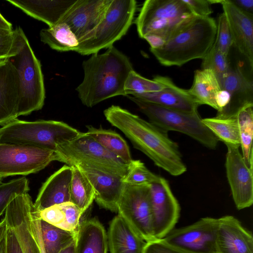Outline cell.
Here are the masks:
<instances>
[{
	"mask_svg": "<svg viewBox=\"0 0 253 253\" xmlns=\"http://www.w3.org/2000/svg\"><path fill=\"white\" fill-rule=\"evenodd\" d=\"M104 115L157 167L174 176L186 171L178 145L169 137L168 132L119 106L112 105L104 111Z\"/></svg>",
	"mask_w": 253,
	"mask_h": 253,
	"instance_id": "obj_1",
	"label": "cell"
},
{
	"mask_svg": "<svg viewBox=\"0 0 253 253\" xmlns=\"http://www.w3.org/2000/svg\"><path fill=\"white\" fill-rule=\"evenodd\" d=\"M82 82L76 90L82 103L92 107L107 99L125 95L124 86L133 70L128 57L112 45L103 53H94L83 63Z\"/></svg>",
	"mask_w": 253,
	"mask_h": 253,
	"instance_id": "obj_2",
	"label": "cell"
},
{
	"mask_svg": "<svg viewBox=\"0 0 253 253\" xmlns=\"http://www.w3.org/2000/svg\"><path fill=\"white\" fill-rule=\"evenodd\" d=\"M216 22L211 17L196 16L150 51L165 66H181L194 59H203L215 38Z\"/></svg>",
	"mask_w": 253,
	"mask_h": 253,
	"instance_id": "obj_3",
	"label": "cell"
},
{
	"mask_svg": "<svg viewBox=\"0 0 253 253\" xmlns=\"http://www.w3.org/2000/svg\"><path fill=\"white\" fill-rule=\"evenodd\" d=\"M196 16L183 0H147L135 24L139 36L155 49Z\"/></svg>",
	"mask_w": 253,
	"mask_h": 253,
	"instance_id": "obj_4",
	"label": "cell"
},
{
	"mask_svg": "<svg viewBox=\"0 0 253 253\" xmlns=\"http://www.w3.org/2000/svg\"><path fill=\"white\" fill-rule=\"evenodd\" d=\"M15 30L17 51L7 59L16 70L20 80L21 94L18 117L41 109L45 94L41 62L35 55L22 28L18 27Z\"/></svg>",
	"mask_w": 253,
	"mask_h": 253,
	"instance_id": "obj_5",
	"label": "cell"
},
{
	"mask_svg": "<svg viewBox=\"0 0 253 253\" xmlns=\"http://www.w3.org/2000/svg\"><path fill=\"white\" fill-rule=\"evenodd\" d=\"M83 133L61 121L15 119L0 127V143L29 145L56 151L58 145Z\"/></svg>",
	"mask_w": 253,
	"mask_h": 253,
	"instance_id": "obj_6",
	"label": "cell"
},
{
	"mask_svg": "<svg viewBox=\"0 0 253 253\" xmlns=\"http://www.w3.org/2000/svg\"><path fill=\"white\" fill-rule=\"evenodd\" d=\"M56 152L58 161L68 166H84L123 179L131 164L110 152L85 132L58 145Z\"/></svg>",
	"mask_w": 253,
	"mask_h": 253,
	"instance_id": "obj_7",
	"label": "cell"
},
{
	"mask_svg": "<svg viewBox=\"0 0 253 253\" xmlns=\"http://www.w3.org/2000/svg\"><path fill=\"white\" fill-rule=\"evenodd\" d=\"M138 107L149 122L166 131L187 135L210 149H215L219 140L202 122L199 113H189L167 108L131 95H126Z\"/></svg>",
	"mask_w": 253,
	"mask_h": 253,
	"instance_id": "obj_8",
	"label": "cell"
},
{
	"mask_svg": "<svg viewBox=\"0 0 253 253\" xmlns=\"http://www.w3.org/2000/svg\"><path fill=\"white\" fill-rule=\"evenodd\" d=\"M137 7L135 0H111L103 19L83 41L76 52L87 55L109 48L128 31Z\"/></svg>",
	"mask_w": 253,
	"mask_h": 253,
	"instance_id": "obj_9",
	"label": "cell"
},
{
	"mask_svg": "<svg viewBox=\"0 0 253 253\" xmlns=\"http://www.w3.org/2000/svg\"><path fill=\"white\" fill-rule=\"evenodd\" d=\"M4 218L14 232L22 253H41V219L28 193L17 195L10 202Z\"/></svg>",
	"mask_w": 253,
	"mask_h": 253,
	"instance_id": "obj_10",
	"label": "cell"
},
{
	"mask_svg": "<svg viewBox=\"0 0 253 253\" xmlns=\"http://www.w3.org/2000/svg\"><path fill=\"white\" fill-rule=\"evenodd\" d=\"M118 212L146 242L156 239L153 228L150 185H134L124 183Z\"/></svg>",
	"mask_w": 253,
	"mask_h": 253,
	"instance_id": "obj_11",
	"label": "cell"
},
{
	"mask_svg": "<svg viewBox=\"0 0 253 253\" xmlns=\"http://www.w3.org/2000/svg\"><path fill=\"white\" fill-rule=\"evenodd\" d=\"M58 161L56 151L36 146L0 143V176L36 173L52 161Z\"/></svg>",
	"mask_w": 253,
	"mask_h": 253,
	"instance_id": "obj_12",
	"label": "cell"
},
{
	"mask_svg": "<svg viewBox=\"0 0 253 253\" xmlns=\"http://www.w3.org/2000/svg\"><path fill=\"white\" fill-rule=\"evenodd\" d=\"M218 218L206 217L189 225L171 230L163 242L181 253H218Z\"/></svg>",
	"mask_w": 253,
	"mask_h": 253,
	"instance_id": "obj_13",
	"label": "cell"
},
{
	"mask_svg": "<svg viewBox=\"0 0 253 253\" xmlns=\"http://www.w3.org/2000/svg\"><path fill=\"white\" fill-rule=\"evenodd\" d=\"M150 195L154 235L161 239L174 228L179 217L180 205L169 182L161 176L150 185Z\"/></svg>",
	"mask_w": 253,
	"mask_h": 253,
	"instance_id": "obj_14",
	"label": "cell"
},
{
	"mask_svg": "<svg viewBox=\"0 0 253 253\" xmlns=\"http://www.w3.org/2000/svg\"><path fill=\"white\" fill-rule=\"evenodd\" d=\"M225 169L233 201L239 210L253 203V170L246 165L239 146H226Z\"/></svg>",
	"mask_w": 253,
	"mask_h": 253,
	"instance_id": "obj_15",
	"label": "cell"
},
{
	"mask_svg": "<svg viewBox=\"0 0 253 253\" xmlns=\"http://www.w3.org/2000/svg\"><path fill=\"white\" fill-rule=\"evenodd\" d=\"M111 0H76L58 23L67 24L79 42L103 19Z\"/></svg>",
	"mask_w": 253,
	"mask_h": 253,
	"instance_id": "obj_16",
	"label": "cell"
},
{
	"mask_svg": "<svg viewBox=\"0 0 253 253\" xmlns=\"http://www.w3.org/2000/svg\"><path fill=\"white\" fill-rule=\"evenodd\" d=\"M230 30L233 45L253 67V16L237 7L229 0H220Z\"/></svg>",
	"mask_w": 253,
	"mask_h": 253,
	"instance_id": "obj_17",
	"label": "cell"
},
{
	"mask_svg": "<svg viewBox=\"0 0 253 253\" xmlns=\"http://www.w3.org/2000/svg\"><path fill=\"white\" fill-rule=\"evenodd\" d=\"M221 89L228 95V103L221 111L217 112L218 118L236 117L243 108L253 106V83L239 67H231L220 84Z\"/></svg>",
	"mask_w": 253,
	"mask_h": 253,
	"instance_id": "obj_18",
	"label": "cell"
},
{
	"mask_svg": "<svg viewBox=\"0 0 253 253\" xmlns=\"http://www.w3.org/2000/svg\"><path fill=\"white\" fill-rule=\"evenodd\" d=\"M153 79L164 84L161 90L132 96L170 109L189 113H198L200 106L188 93L187 89L177 86L166 76H156ZM132 96V95H131Z\"/></svg>",
	"mask_w": 253,
	"mask_h": 253,
	"instance_id": "obj_19",
	"label": "cell"
},
{
	"mask_svg": "<svg viewBox=\"0 0 253 253\" xmlns=\"http://www.w3.org/2000/svg\"><path fill=\"white\" fill-rule=\"evenodd\" d=\"M20 80L16 70L8 59L0 60V126L18 117L20 98Z\"/></svg>",
	"mask_w": 253,
	"mask_h": 253,
	"instance_id": "obj_20",
	"label": "cell"
},
{
	"mask_svg": "<svg viewBox=\"0 0 253 253\" xmlns=\"http://www.w3.org/2000/svg\"><path fill=\"white\" fill-rule=\"evenodd\" d=\"M218 253H253V237L239 220L232 215L218 218Z\"/></svg>",
	"mask_w": 253,
	"mask_h": 253,
	"instance_id": "obj_21",
	"label": "cell"
},
{
	"mask_svg": "<svg viewBox=\"0 0 253 253\" xmlns=\"http://www.w3.org/2000/svg\"><path fill=\"white\" fill-rule=\"evenodd\" d=\"M75 166L84 173L91 183L95 191L94 200L98 205L111 211H118L124 185L123 178L87 167Z\"/></svg>",
	"mask_w": 253,
	"mask_h": 253,
	"instance_id": "obj_22",
	"label": "cell"
},
{
	"mask_svg": "<svg viewBox=\"0 0 253 253\" xmlns=\"http://www.w3.org/2000/svg\"><path fill=\"white\" fill-rule=\"evenodd\" d=\"M72 172V167L65 165L44 182L34 203L36 211L70 202Z\"/></svg>",
	"mask_w": 253,
	"mask_h": 253,
	"instance_id": "obj_23",
	"label": "cell"
},
{
	"mask_svg": "<svg viewBox=\"0 0 253 253\" xmlns=\"http://www.w3.org/2000/svg\"><path fill=\"white\" fill-rule=\"evenodd\" d=\"M27 15L46 24H57L76 0H6Z\"/></svg>",
	"mask_w": 253,
	"mask_h": 253,
	"instance_id": "obj_24",
	"label": "cell"
},
{
	"mask_svg": "<svg viewBox=\"0 0 253 253\" xmlns=\"http://www.w3.org/2000/svg\"><path fill=\"white\" fill-rule=\"evenodd\" d=\"M107 240L110 253H143L146 243L119 214L110 222Z\"/></svg>",
	"mask_w": 253,
	"mask_h": 253,
	"instance_id": "obj_25",
	"label": "cell"
},
{
	"mask_svg": "<svg viewBox=\"0 0 253 253\" xmlns=\"http://www.w3.org/2000/svg\"><path fill=\"white\" fill-rule=\"evenodd\" d=\"M107 235L95 218L80 223L76 232V253H107Z\"/></svg>",
	"mask_w": 253,
	"mask_h": 253,
	"instance_id": "obj_26",
	"label": "cell"
},
{
	"mask_svg": "<svg viewBox=\"0 0 253 253\" xmlns=\"http://www.w3.org/2000/svg\"><path fill=\"white\" fill-rule=\"evenodd\" d=\"M187 90L199 105H207L217 111L216 97L221 87L211 70L203 69L196 70L193 84Z\"/></svg>",
	"mask_w": 253,
	"mask_h": 253,
	"instance_id": "obj_27",
	"label": "cell"
},
{
	"mask_svg": "<svg viewBox=\"0 0 253 253\" xmlns=\"http://www.w3.org/2000/svg\"><path fill=\"white\" fill-rule=\"evenodd\" d=\"M86 127V134L106 150L126 164H130L133 162L126 141L116 131L91 126H87Z\"/></svg>",
	"mask_w": 253,
	"mask_h": 253,
	"instance_id": "obj_28",
	"label": "cell"
},
{
	"mask_svg": "<svg viewBox=\"0 0 253 253\" xmlns=\"http://www.w3.org/2000/svg\"><path fill=\"white\" fill-rule=\"evenodd\" d=\"M40 36L42 42L60 52L76 51L79 44L78 38L69 26L62 22L42 29Z\"/></svg>",
	"mask_w": 253,
	"mask_h": 253,
	"instance_id": "obj_29",
	"label": "cell"
},
{
	"mask_svg": "<svg viewBox=\"0 0 253 253\" xmlns=\"http://www.w3.org/2000/svg\"><path fill=\"white\" fill-rule=\"evenodd\" d=\"M72 167L70 202L77 206L84 214L94 200L95 191L84 173L77 166Z\"/></svg>",
	"mask_w": 253,
	"mask_h": 253,
	"instance_id": "obj_30",
	"label": "cell"
},
{
	"mask_svg": "<svg viewBox=\"0 0 253 253\" xmlns=\"http://www.w3.org/2000/svg\"><path fill=\"white\" fill-rule=\"evenodd\" d=\"M240 146L246 166L253 170V106L245 107L237 115Z\"/></svg>",
	"mask_w": 253,
	"mask_h": 253,
	"instance_id": "obj_31",
	"label": "cell"
},
{
	"mask_svg": "<svg viewBox=\"0 0 253 253\" xmlns=\"http://www.w3.org/2000/svg\"><path fill=\"white\" fill-rule=\"evenodd\" d=\"M202 122L219 141L226 146H240L239 128L236 117L202 119Z\"/></svg>",
	"mask_w": 253,
	"mask_h": 253,
	"instance_id": "obj_32",
	"label": "cell"
},
{
	"mask_svg": "<svg viewBox=\"0 0 253 253\" xmlns=\"http://www.w3.org/2000/svg\"><path fill=\"white\" fill-rule=\"evenodd\" d=\"M41 230L45 253H58L76 236V232H71L55 226L41 219Z\"/></svg>",
	"mask_w": 253,
	"mask_h": 253,
	"instance_id": "obj_33",
	"label": "cell"
},
{
	"mask_svg": "<svg viewBox=\"0 0 253 253\" xmlns=\"http://www.w3.org/2000/svg\"><path fill=\"white\" fill-rule=\"evenodd\" d=\"M165 85L157 81L148 79L136 73L134 70L128 73L125 81L124 89L125 96L134 95L144 93L159 91Z\"/></svg>",
	"mask_w": 253,
	"mask_h": 253,
	"instance_id": "obj_34",
	"label": "cell"
},
{
	"mask_svg": "<svg viewBox=\"0 0 253 253\" xmlns=\"http://www.w3.org/2000/svg\"><path fill=\"white\" fill-rule=\"evenodd\" d=\"M231 67L229 56L220 52L214 44L202 59V69L211 70L215 75L220 86Z\"/></svg>",
	"mask_w": 253,
	"mask_h": 253,
	"instance_id": "obj_35",
	"label": "cell"
},
{
	"mask_svg": "<svg viewBox=\"0 0 253 253\" xmlns=\"http://www.w3.org/2000/svg\"><path fill=\"white\" fill-rule=\"evenodd\" d=\"M29 181L22 177L0 184V216L3 214L10 202L17 195L28 193Z\"/></svg>",
	"mask_w": 253,
	"mask_h": 253,
	"instance_id": "obj_36",
	"label": "cell"
},
{
	"mask_svg": "<svg viewBox=\"0 0 253 253\" xmlns=\"http://www.w3.org/2000/svg\"><path fill=\"white\" fill-rule=\"evenodd\" d=\"M160 177V176L148 169L140 160H133L123 181L134 185H150L158 181Z\"/></svg>",
	"mask_w": 253,
	"mask_h": 253,
	"instance_id": "obj_37",
	"label": "cell"
},
{
	"mask_svg": "<svg viewBox=\"0 0 253 253\" xmlns=\"http://www.w3.org/2000/svg\"><path fill=\"white\" fill-rule=\"evenodd\" d=\"M213 44L220 52L229 56L233 43L226 18L223 12L219 14L218 18Z\"/></svg>",
	"mask_w": 253,
	"mask_h": 253,
	"instance_id": "obj_38",
	"label": "cell"
},
{
	"mask_svg": "<svg viewBox=\"0 0 253 253\" xmlns=\"http://www.w3.org/2000/svg\"><path fill=\"white\" fill-rule=\"evenodd\" d=\"M17 49L16 30L0 28V60L7 59L15 55Z\"/></svg>",
	"mask_w": 253,
	"mask_h": 253,
	"instance_id": "obj_39",
	"label": "cell"
},
{
	"mask_svg": "<svg viewBox=\"0 0 253 253\" xmlns=\"http://www.w3.org/2000/svg\"><path fill=\"white\" fill-rule=\"evenodd\" d=\"M35 211L40 219L66 230L64 213L59 205L40 211Z\"/></svg>",
	"mask_w": 253,
	"mask_h": 253,
	"instance_id": "obj_40",
	"label": "cell"
},
{
	"mask_svg": "<svg viewBox=\"0 0 253 253\" xmlns=\"http://www.w3.org/2000/svg\"><path fill=\"white\" fill-rule=\"evenodd\" d=\"M59 205L64 213L66 230L77 231L80 224V219L83 214L81 210L70 202Z\"/></svg>",
	"mask_w": 253,
	"mask_h": 253,
	"instance_id": "obj_41",
	"label": "cell"
},
{
	"mask_svg": "<svg viewBox=\"0 0 253 253\" xmlns=\"http://www.w3.org/2000/svg\"><path fill=\"white\" fill-rule=\"evenodd\" d=\"M191 11L197 16L210 17L212 13L209 0H183Z\"/></svg>",
	"mask_w": 253,
	"mask_h": 253,
	"instance_id": "obj_42",
	"label": "cell"
},
{
	"mask_svg": "<svg viewBox=\"0 0 253 253\" xmlns=\"http://www.w3.org/2000/svg\"><path fill=\"white\" fill-rule=\"evenodd\" d=\"M143 253H181L166 244L162 239H156L146 243Z\"/></svg>",
	"mask_w": 253,
	"mask_h": 253,
	"instance_id": "obj_43",
	"label": "cell"
},
{
	"mask_svg": "<svg viewBox=\"0 0 253 253\" xmlns=\"http://www.w3.org/2000/svg\"><path fill=\"white\" fill-rule=\"evenodd\" d=\"M6 253H22L13 231L7 226Z\"/></svg>",
	"mask_w": 253,
	"mask_h": 253,
	"instance_id": "obj_44",
	"label": "cell"
},
{
	"mask_svg": "<svg viewBox=\"0 0 253 253\" xmlns=\"http://www.w3.org/2000/svg\"><path fill=\"white\" fill-rule=\"evenodd\" d=\"M243 12L253 16V0H229Z\"/></svg>",
	"mask_w": 253,
	"mask_h": 253,
	"instance_id": "obj_45",
	"label": "cell"
},
{
	"mask_svg": "<svg viewBox=\"0 0 253 253\" xmlns=\"http://www.w3.org/2000/svg\"><path fill=\"white\" fill-rule=\"evenodd\" d=\"M76 236L68 245L64 247L58 253H76Z\"/></svg>",
	"mask_w": 253,
	"mask_h": 253,
	"instance_id": "obj_46",
	"label": "cell"
},
{
	"mask_svg": "<svg viewBox=\"0 0 253 253\" xmlns=\"http://www.w3.org/2000/svg\"><path fill=\"white\" fill-rule=\"evenodd\" d=\"M0 28L13 30L12 24L6 20L0 13Z\"/></svg>",
	"mask_w": 253,
	"mask_h": 253,
	"instance_id": "obj_47",
	"label": "cell"
},
{
	"mask_svg": "<svg viewBox=\"0 0 253 253\" xmlns=\"http://www.w3.org/2000/svg\"><path fill=\"white\" fill-rule=\"evenodd\" d=\"M7 230V223L4 218L0 221V241L6 233Z\"/></svg>",
	"mask_w": 253,
	"mask_h": 253,
	"instance_id": "obj_48",
	"label": "cell"
},
{
	"mask_svg": "<svg viewBox=\"0 0 253 253\" xmlns=\"http://www.w3.org/2000/svg\"><path fill=\"white\" fill-rule=\"evenodd\" d=\"M0 253H6V233L0 241Z\"/></svg>",
	"mask_w": 253,
	"mask_h": 253,
	"instance_id": "obj_49",
	"label": "cell"
},
{
	"mask_svg": "<svg viewBox=\"0 0 253 253\" xmlns=\"http://www.w3.org/2000/svg\"><path fill=\"white\" fill-rule=\"evenodd\" d=\"M2 179H3V178L2 177L0 176V184H1L2 183Z\"/></svg>",
	"mask_w": 253,
	"mask_h": 253,
	"instance_id": "obj_50",
	"label": "cell"
}]
</instances>
